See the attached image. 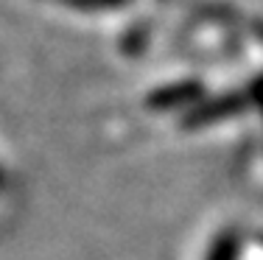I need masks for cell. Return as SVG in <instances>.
Returning <instances> with one entry per match:
<instances>
[{"instance_id":"cell-1","label":"cell","mask_w":263,"mask_h":260,"mask_svg":"<svg viewBox=\"0 0 263 260\" xmlns=\"http://www.w3.org/2000/svg\"><path fill=\"white\" fill-rule=\"evenodd\" d=\"M243 107V98L238 95H224V98H216V101L210 104H202L199 109H193L191 115H187V126H204V123H213V121H221V117L238 112V109Z\"/></svg>"},{"instance_id":"cell-2","label":"cell","mask_w":263,"mask_h":260,"mask_svg":"<svg viewBox=\"0 0 263 260\" xmlns=\"http://www.w3.org/2000/svg\"><path fill=\"white\" fill-rule=\"evenodd\" d=\"M202 95V87L193 84V82H185V84H171L165 90H157L148 104L157 109H171V107H179V104H187V101H196Z\"/></svg>"},{"instance_id":"cell-3","label":"cell","mask_w":263,"mask_h":260,"mask_svg":"<svg viewBox=\"0 0 263 260\" xmlns=\"http://www.w3.org/2000/svg\"><path fill=\"white\" fill-rule=\"evenodd\" d=\"M249 98H252V101L263 109V78H258V82L252 84V92H249Z\"/></svg>"}]
</instances>
